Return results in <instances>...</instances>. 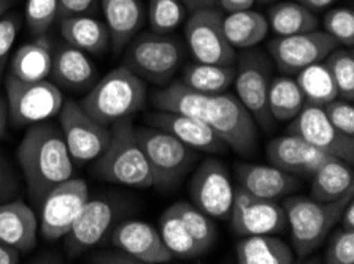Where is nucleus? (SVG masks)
<instances>
[{
  "instance_id": "1",
  "label": "nucleus",
  "mask_w": 354,
  "mask_h": 264,
  "mask_svg": "<svg viewBox=\"0 0 354 264\" xmlns=\"http://www.w3.org/2000/svg\"><path fill=\"white\" fill-rule=\"evenodd\" d=\"M29 196L41 204L45 196L73 174V160L61 127L43 121L30 125L16 152Z\"/></svg>"
},
{
  "instance_id": "2",
  "label": "nucleus",
  "mask_w": 354,
  "mask_h": 264,
  "mask_svg": "<svg viewBox=\"0 0 354 264\" xmlns=\"http://www.w3.org/2000/svg\"><path fill=\"white\" fill-rule=\"evenodd\" d=\"M147 105L145 81L121 65L104 77L82 101L83 110L105 127L131 119Z\"/></svg>"
},
{
  "instance_id": "3",
  "label": "nucleus",
  "mask_w": 354,
  "mask_h": 264,
  "mask_svg": "<svg viewBox=\"0 0 354 264\" xmlns=\"http://www.w3.org/2000/svg\"><path fill=\"white\" fill-rule=\"evenodd\" d=\"M109 148L95 163V172L102 179L113 184L148 188L154 185V176L147 155L137 141L136 128L131 119L115 122Z\"/></svg>"
},
{
  "instance_id": "4",
  "label": "nucleus",
  "mask_w": 354,
  "mask_h": 264,
  "mask_svg": "<svg viewBox=\"0 0 354 264\" xmlns=\"http://www.w3.org/2000/svg\"><path fill=\"white\" fill-rule=\"evenodd\" d=\"M353 198L354 188L329 203L316 201L310 196H292L284 201L283 207L297 256H307L319 249L332 228L339 223L343 209Z\"/></svg>"
},
{
  "instance_id": "5",
  "label": "nucleus",
  "mask_w": 354,
  "mask_h": 264,
  "mask_svg": "<svg viewBox=\"0 0 354 264\" xmlns=\"http://www.w3.org/2000/svg\"><path fill=\"white\" fill-rule=\"evenodd\" d=\"M127 45L122 65L154 84L169 83L185 57L183 45L171 34L149 30L136 35Z\"/></svg>"
},
{
  "instance_id": "6",
  "label": "nucleus",
  "mask_w": 354,
  "mask_h": 264,
  "mask_svg": "<svg viewBox=\"0 0 354 264\" xmlns=\"http://www.w3.org/2000/svg\"><path fill=\"white\" fill-rule=\"evenodd\" d=\"M8 121L16 127H30L50 121L64 105L61 89L50 81H21L13 74L5 78Z\"/></svg>"
},
{
  "instance_id": "7",
  "label": "nucleus",
  "mask_w": 354,
  "mask_h": 264,
  "mask_svg": "<svg viewBox=\"0 0 354 264\" xmlns=\"http://www.w3.org/2000/svg\"><path fill=\"white\" fill-rule=\"evenodd\" d=\"M235 67V92L257 125L272 130L275 121L269 110V89L272 83V59L259 50H243Z\"/></svg>"
},
{
  "instance_id": "8",
  "label": "nucleus",
  "mask_w": 354,
  "mask_h": 264,
  "mask_svg": "<svg viewBox=\"0 0 354 264\" xmlns=\"http://www.w3.org/2000/svg\"><path fill=\"white\" fill-rule=\"evenodd\" d=\"M137 141L143 149L154 176V185L171 187L183 179L196 160L194 149L156 127L136 128Z\"/></svg>"
},
{
  "instance_id": "9",
  "label": "nucleus",
  "mask_w": 354,
  "mask_h": 264,
  "mask_svg": "<svg viewBox=\"0 0 354 264\" xmlns=\"http://www.w3.org/2000/svg\"><path fill=\"white\" fill-rule=\"evenodd\" d=\"M205 122L214 133L241 157H251L257 149V123L237 95H210Z\"/></svg>"
},
{
  "instance_id": "10",
  "label": "nucleus",
  "mask_w": 354,
  "mask_h": 264,
  "mask_svg": "<svg viewBox=\"0 0 354 264\" xmlns=\"http://www.w3.org/2000/svg\"><path fill=\"white\" fill-rule=\"evenodd\" d=\"M223 19L216 7L194 10L186 19L185 39L197 62L234 65L237 61V52L224 35Z\"/></svg>"
},
{
  "instance_id": "11",
  "label": "nucleus",
  "mask_w": 354,
  "mask_h": 264,
  "mask_svg": "<svg viewBox=\"0 0 354 264\" xmlns=\"http://www.w3.org/2000/svg\"><path fill=\"white\" fill-rule=\"evenodd\" d=\"M59 125L75 163L84 165L99 159L109 148L110 128L94 121L77 101H64L59 111Z\"/></svg>"
},
{
  "instance_id": "12",
  "label": "nucleus",
  "mask_w": 354,
  "mask_h": 264,
  "mask_svg": "<svg viewBox=\"0 0 354 264\" xmlns=\"http://www.w3.org/2000/svg\"><path fill=\"white\" fill-rule=\"evenodd\" d=\"M189 193L192 204L208 217L226 220L230 217L235 198V187L226 165L219 160L208 159L192 176Z\"/></svg>"
},
{
  "instance_id": "13",
  "label": "nucleus",
  "mask_w": 354,
  "mask_h": 264,
  "mask_svg": "<svg viewBox=\"0 0 354 264\" xmlns=\"http://www.w3.org/2000/svg\"><path fill=\"white\" fill-rule=\"evenodd\" d=\"M288 133L299 136L332 157L353 165L354 138L339 132L332 125L324 114L323 106L305 103L302 111L289 123Z\"/></svg>"
},
{
  "instance_id": "14",
  "label": "nucleus",
  "mask_w": 354,
  "mask_h": 264,
  "mask_svg": "<svg viewBox=\"0 0 354 264\" xmlns=\"http://www.w3.org/2000/svg\"><path fill=\"white\" fill-rule=\"evenodd\" d=\"M88 199V184L83 179L72 177L48 193L41 201L40 230L43 238L48 241L64 238Z\"/></svg>"
},
{
  "instance_id": "15",
  "label": "nucleus",
  "mask_w": 354,
  "mask_h": 264,
  "mask_svg": "<svg viewBox=\"0 0 354 264\" xmlns=\"http://www.w3.org/2000/svg\"><path fill=\"white\" fill-rule=\"evenodd\" d=\"M339 46L324 30L299 35L277 37L269 43V52L277 68L284 74H297L305 67L323 62L327 54Z\"/></svg>"
},
{
  "instance_id": "16",
  "label": "nucleus",
  "mask_w": 354,
  "mask_h": 264,
  "mask_svg": "<svg viewBox=\"0 0 354 264\" xmlns=\"http://www.w3.org/2000/svg\"><path fill=\"white\" fill-rule=\"evenodd\" d=\"M230 223L237 236L256 234H278L288 226L284 207L272 199H264L250 195L248 192L235 188V198Z\"/></svg>"
},
{
  "instance_id": "17",
  "label": "nucleus",
  "mask_w": 354,
  "mask_h": 264,
  "mask_svg": "<svg viewBox=\"0 0 354 264\" xmlns=\"http://www.w3.org/2000/svg\"><path fill=\"white\" fill-rule=\"evenodd\" d=\"M115 206L106 199H88L75 220L72 228L64 236L66 249L72 258L93 249L105 239L115 222Z\"/></svg>"
},
{
  "instance_id": "18",
  "label": "nucleus",
  "mask_w": 354,
  "mask_h": 264,
  "mask_svg": "<svg viewBox=\"0 0 354 264\" xmlns=\"http://www.w3.org/2000/svg\"><path fill=\"white\" fill-rule=\"evenodd\" d=\"M111 244L138 264H162L174 258L160 239L159 231L142 220H127L118 225L111 233Z\"/></svg>"
},
{
  "instance_id": "19",
  "label": "nucleus",
  "mask_w": 354,
  "mask_h": 264,
  "mask_svg": "<svg viewBox=\"0 0 354 264\" xmlns=\"http://www.w3.org/2000/svg\"><path fill=\"white\" fill-rule=\"evenodd\" d=\"M267 157L277 168L296 177H308V179H312L315 172L326 161L337 159L313 148L312 144L305 143L304 139L294 136V134L278 136L270 141L267 145Z\"/></svg>"
},
{
  "instance_id": "20",
  "label": "nucleus",
  "mask_w": 354,
  "mask_h": 264,
  "mask_svg": "<svg viewBox=\"0 0 354 264\" xmlns=\"http://www.w3.org/2000/svg\"><path fill=\"white\" fill-rule=\"evenodd\" d=\"M147 121L153 127L171 133L187 148L194 150H202L208 154H224L227 150L226 143L214 133L213 128L207 122L196 119V117L158 111L149 114Z\"/></svg>"
},
{
  "instance_id": "21",
  "label": "nucleus",
  "mask_w": 354,
  "mask_h": 264,
  "mask_svg": "<svg viewBox=\"0 0 354 264\" xmlns=\"http://www.w3.org/2000/svg\"><path fill=\"white\" fill-rule=\"evenodd\" d=\"M239 187L250 195L277 201L299 187V179L277 166L239 163L235 166Z\"/></svg>"
},
{
  "instance_id": "22",
  "label": "nucleus",
  "mask_w": 354,
  "mask_h": 264,
  "mask_svg": "<svg viewBox=\"0 0 354 264\" xmlns=\"http://www.w3.org/2000/svg\"><path fill=\"white\" fill-rule=\"evenodd\" d=\"M39 220L35 212L21 199L0 203V242L21 252L37 245Z\"/></svg>"
},
{
  "instance_id": "23",
  "label": "nucleus",
  "mask_w": 354,
  "mask_h": 264,
  "mask_svg": "<svg viewBox=\"0 0 354 264\" xmlns=\"http://www.w3.org/2000/svg\"><path fill=\"white\" fill-rule=\"evenodd\" d=\"M110 43L120 52L147 23V7L143 0H100Z\"/></svg>"
},
{
  "instance_id": "24",
  "label": "nucleus",
  "mask_w": 354,
  "mask_h": 264,
  "mask_svg": "<svg viewBox=\"0 0 354 264\" xmlns=\"http://www.w3.org/2000/svg\"><path fill=\"white\" fill-rule=\"evenodd\" d=\"M51 74L55 84L71 90L91 88L97 78V68L89 61L86 52L73 46H62L53 54Z\"/></svg>"
},
{
  "instance_id": "25",
  "label": "nucleus",
  "mask_w": 354,
  "mask_h": 264,
  "mask_svg": "<svg viewBox=\"0 0 354 264\" xmlns=\"http://www.w3.org/2000/svg\"><path fill=\"white\" fill-rule=\"evenodd\" d=\"M59 30L68 45L88 54H102L110 45L105 23L91 14L59 19Z\"/></svg>"
},
{
  "instance_id": "26",
  "label": "nucleus",
  "mask_w": 354,
  "mask_h": 264,
  "mask_svg": "<svg viewBox=\"0 0 354 264\" xmlns=\"http://www.w3.org/2000/svg\"><path fill=\"white\" fill-rule=\"evenodd\" d=\"M208 100H210V95L197 92L189 85H186L183 81L170 83L167 88L156 90L151 97L153 105L159 111L196 117L203 122L207 116Z\"/></svg>"
},
{
  "instance_id": "27",
  "label": "nucleus",
  "mask_w": 354,
  "mask_h": 264,
  "mask_svg": "<svg viewBox=\"0 0 354 264\" xmlns=\"http://www.w3.org/2000/svg\"><path fill=\"white\" fill-rule=\"evenodd\" d=\"M53 50L46 35L37 37L15 52L10 61V74L21 81H41L51 74Z\"/></svg>"
},
{
  "instance_id": "28",
  "label": "nucleus",
  "mask_w": 354,
  "mask_h": 264,
  "mask_svg": "<svg viewBox=\"0 0 354 264\" xmlns=\"http://www.w3.org/2000/svg\"><path fill=\"white\" fill-rule=\"evenodd\" d=\"M240 264H291L294 252L273 234L243 236L235 245Z\"/></svg>"
},
{
  "instance_id": "29",
  "label": "nucleus",
  "mask_w": 354,
  "mask_h": 264,
  "mask_svg": "<svg viewBox=\"0 0 354 264\" xmlns=\"http://www.w3.org/2000/svg\"><path fill=\"white\" fill-rule=\"evenodd\" d=\"M223 30L234 50H251L269 34V23L264 14L243 10L224 16Z\"/></svg>"
},
{
  "instance_id": "30",
  "label": "nucleus",
  "mask_w": 354,
  "mask_h": 264,
  "mask_svg": "<svg viewBox=\"0 0 354 264\" xmlns=\"http://www.w3.org/2000/svg\"><path fill=\"white\" fill-rule=\"evenodd\" d=\"M310 198L321 203L335 201L354 188V176L350 163L330 159L313 174Z\"/></svg>"
},
{
  "instance_id": "31",
  "label": "nucleus",
  "mask_w": 354,
  "mask_h": 264,
  "mask_svg": "<svg viewBox=\"0 0 354 264\" xmlns=\"http://www.w3.org/2000/svg\"><path fill=\"white\" fill-rule=\"evenodd\" d=\"M267 23L277 37H289L316 30L319 19L299 2H280L269 10Z\"/></svg>"
},
{
  "instance_id": "32",
  "label": "nucleus",
  "mask_w": 354,
  "mask_h": 264,
  "mask_svg": "<svg viewBox=\"0 0 354 264\" xmlns=\"http://www.w3.org/2000/svg\"><path fill=\"white\" fill-rule=\"evenodd\" d=\"M234 65H214V63H191L183 72V83L197 92L207 95L223 94L234 84Z\"/></svg>"
},
{
  "instance_id": "33",
  "label": "nucleus",
  "mask_w": 354,
  "mask_h": 264,
  "mask_svg": "<svg viewBox=\"0 0 354 264\" xmlns=\"http://www.w3.org/2000/svg\"><path fill=\"white\" fill-rule=\"evenodd\" d=\"M159 234L164 245L174 256L194 258L202 255L203 250L187 231L183 220L174 207H167L159 219Z\"/></svg>"
},
{
  "instance_id": "34",
  "label": "nucleus",
  "mask_w": 354,
  "mask_h": 264,
  "mask_svg": "<svg viewBox=\"0 0 354 264\" xmlns=\"http://www.w3.org/2000/svg\"><path fill=\"white\" fill-rule=\"evenodd\" d=\"M296 83L304 95L305 103L324 106L329 101L339 99L335 83L324 62L313 63L300 70Z\"/></svg>"
},
{
  "instance_id": "35",
  "label": "nucleus",
  "mask_w": 354,
  "mask_h": 264,
  "mask_svg": "<svg viewBox=\"0 0 354 264\" xmlns=\"http://www.w3.org/2000/svg\"><path fill=\"white\" fill-rule=\"evenodd\" d=\"M305 105L296 79L278 77L272 79L269 89V110L275 122L292 121Z\"/></svg>"
},
{
  "instance_id": "36",
  "label": "nucleus",
  "mask_w": 354,
  "mask_h": 264,
  "mask_svg": "<svg viewBox=\"0 0 354 264\" xmlns=\"http://www.w3.org/2000/svg\"><path fill=\"white\" fill-rule=\"evenodd\" d=\"M329 70L332 79H334L339 99L351 101L354 100V56L351 48L339 50L327 54L323 61Z\"/></svg>"
},
{
  "instance_id": "37",
  "label": "nucleus",
  "mask_w": 354,
  "mask_h": 264,
  "mask_svg": "<svg viewBox=\"0 0 354 264\" xmlns=\"http://www.w3.org/2000/svg\"><path fill=\"white\" fill-rule=\"evenodd\" d=\"M171 207L180 215L187 231H189L203 253H205L213 245L214 239H216V228H214V223L212 222V217H208L205 212H202L201 209L191 203L180 201L171 204Z\"/></svg>"
},
{
  "instance_id": "38",
  "label": "nucleus",
  "mask_w": 354,
  "mask_h": 264,
  "mask_svg": "<svg viewBox=\"0 0 354 264\" xmlns=\"http://www.w3.org/2000/svg\"><path fill=\"white\" fill-rule=\"evenodd\" d=\"M186 18V7L181 0H149L147 21L156 34H171Z\"/></svg>"
},
{
  "instance_id": "39",
  "label": "nucleus",
  "mask_w": 354,
  "mask_h": 264,
  "mask_svg": "<svg viewBox=\"0 0 354 264\" xmlns=\"http://www.w3.org/2000/svg\"><path fill=\"white\" fill-rule=\"evenodd\" d=\"M57 0H28L24 18L32 37L37 39L48 34L57 21Z\"/></svg>"
},
{
  "instance_id": "40",
  "label": "nucleus",
  "mask_w": 354,
  "mask_h": 264,
  "mask_svg": "<svg viewBox=\"0 0 354 264\" xmlns=\"http://www.w3.org/2000/svg\"><path fill=\"white\" fill-rule=\"evenodd\" d=\"M324 32L329 34L339 45L354 46V12L351 7L332 8L324 16Z\"/></svg>"
},
{
  "instance_id": "41",
  "label": "nucleus",
  "mask_w": 354,
  "mask_h": 264,
  "mask_svg": "<svg viewBox=\"0 0 354 264\" xmlns=\"http://www.w3.org/2000/svg\"><path fill=\"white\" fill-rule=\"evenodd\" d=\"M327 264H354V230H345L332 236L324 253Z\"/></svg>"
},
{
  "instance_id": "42",
  "label": "nucleus",
  "mask_w": 354,
  "mask_h": 264,
  "mask_svg": "<svg viewBox=\"0 0 354 264\" xmlns=\"http://www.w3.org/2000/svg\"><path fill=\"white\" fill-rule=\"evenodd\" d=\"M324 114L337 130L354 138V106L346 100H332L323 106Z\"/></svg>"
},
{
  "instance_id": "43",
  "label": "nucleus",
  "mask_w": 354,
  "mask_h": 264,
  "mask_svg": "<svg viewBox=\"0 0 354 264\" xmlns=\"http://www.w3.org/2000/svg\"><path fill=\"white\" fill-rule=\"evenodd\" d=\"M21 27V18L19 14L10 13L5 14L0 19V81H2L5 67H7L10 54H12L13 45L18 37Z\"/></svg>"
},
{
  "instance_id": "44",
  "label": "nucleus",
  "mask_w": 354,
  "mask_h": 264,
  "mask_svg": "<svg viewBox=\"0 0 354 264\" xmlns=\"http://www.w3.org/2000/svg\"><path fill=\"white\" fill-rule=\"evenodd\" d=\"M19 190V181L10 160L0 152V203L8 201Z\"/></svg>"
},
{
  "instance_id": "45",
  "label": "nucleus",
  "mask_w": 354,
  "mask_h": 264,
  "mask_svg": "<svg viewBox=\"0 0 354 264\" xmlns=\"http://www.w3.org/2000/svg\"><path fill=\"white\" fill-rule=\"evenodd\" d=\"M57 21L71 16L94 14L97 10L99 0H57Z\"/></svg>"
},
{
  "instance_id": "46",
  "label": "nucleus",
  "mask_w": 354,
  "mask_h": 264,
  "mask_svg": "<svg viewBox=\"0 0 354 264\" xmlns=\"http://www.w3.org/2000/svg\"><path fill=\"white\" fill-rule=\"evenodd\" d=\"M91 263H110V264H138L137 260H133L131 255L120 249L110 250L105 253H97V255L91 258Z\"/></svg>"
},
{
  "instance_id": "47",
  "label": "nucleus",
  "mask_w": 354,
  "mask_h": 264,
  "mask_svg": "<svg viewBox=\"0 0 354 264\" xmlns=\"http://www.w3.org/2000/svg\"><path fill=\"white\" fill-rule=\"evenodd\" d=\"M256 0H219L218 7L227 13L243 12V10H250L253 7Z\"/></svg>"
},
{
  "instance_id": "48",
  "label": "nucleus",
  "mask_w": 354,
  "mask_h": 264,
  "mask_svg": "<svg viewBox=\"0 0 354 264\" xmlns=\"http://www.w3.org/2000/svg\"><path fill=\"white\" fill-rule=\"evenodd\" d=\"M19 252L3 242H0V264H18Z\"/></svg>"
},
{
  "instance_id": "49",
  "label": "nucleus",
  "mask_w": 354,
  "mask_h": 264,
  "mask_svg": "<svg viewBox=\"0 0 354 264\" xmlns=\"http://www.w3.org/2000/svg\"><path fill=\"white\" fill-rule=\"evenodd\" d=\"M300 5H304L305 8H308L310 12L313 13H319L323 10L329 8L332 3L337 2V0H296Z\"/></svg>"
},
{
  "instance_id": "50",
  "label": "nucleus",
  "mask_w": 354,
  "mask_h": 264,
  "mask_svg": "<svg viewBox=\"0 0 354 264\" xmlns=\"http://www.w3.org/2000/svg\"><path fill=\"white\" fill-rule=\"evenodd\" d=\"M339 222L342 223V228L345 230H354V199L346 204V207L343 209Z\"/></svg>"
},
{
  "instance_id": "51",
  "label": "nucleus",
  "mask_w": 354,
  "mask_h": 264,
  "mask_svg": "<svg viewBox=\"0 0 354 264\" xmlns=\"http://www.w3.org/2000/svg\"><path fill=\"white\" fill-rule=\"evenodd\" d=\"M181 2L185 3L186 10H191V12H194V10H201V8L218 7L219 0H181Z\"/></svg>"
},
{
  "instance_id": "52",
  "label": "nucleus",
  "mask_w": 354,
  "mask_h": 264,
  "mask_svg": "<svg viewBox=\"0 0 354 264\" xmlns=\"http://www.w3.org/2000/svg\"><path fill=\"white\" fill-rule=\"evenodd\" d=\"M8 123V108H7V100L5 97L0 95V136L5 133V128H7Z\"/></svg>"
},
{
  "instance_id": "53",
  "label": "nucleus",
  "mask_w": 354,
  "mask_h": 264,
  "mask_svg": "<svg viewBox=\"0 0 354 264\" xmlns=\"http://www.w3.org/2000/svg\"><path fill=\"white\" fill-rule=\"evenodd\" d=\"M13 2H15V0H0V19H2L5 13L8 12V8L12 7Z\"/></svg>"
},
{
  "instance_id": "54",
  "label": "nucleus",
  "mask_w": 354,
  "mask_h": 264,
  "mask_svg": "<svg viewBox=\"0 0 354 264\" xmlns=\"http://www.w3.org/2000/svg\"><path fill=\"white\" fill-rule=\"evenodd\" d=\"M257 2H261V3H273V2H277V0H257Z\"/></svg>"
}]
</instances>
